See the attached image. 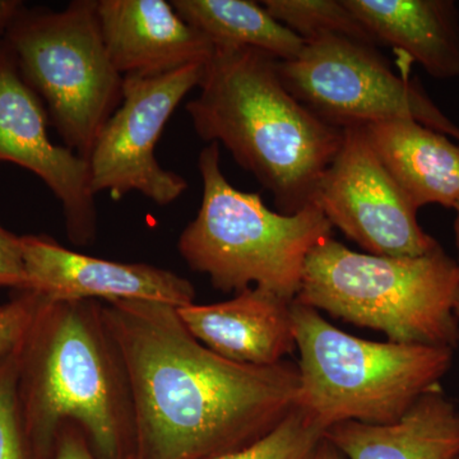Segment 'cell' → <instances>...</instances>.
Returning a JSON list of instances; mask_svg holds the SVG:
<instances>
[{
  "mask_svg": "<svg viewBox=\"0 0 459 459\" xmlns=\"http://www.w3.org/2000/svg\"><path fill=\"white\" fill-rule=\"evenodd\" d=\"M122 362L138 459H211L261 439L298 407L291 362L240 364L217 355L170 305H100Z\"/></svg>",
  "mask_w": 459,
  "mask_h": 459,
  "instance_id": "6da1fadb",
  "label": "cell"
},
{
  "mask_svg": "<svg viewBox=\"0 0 459 459\" xmlns=\"http://www.w3.org/2000/svg\"><path fill=\"white\" fill-rule=\"evenodd\" d=\"M277 62L249 48L214 47L198 96L186 108L201 140L222 143L273 195L277 212L294 214L314 204L343 128L301 104Z\"/></svg>",
  "mask_w": 459,
  "mask_h": 459,
  "instance_id": "7a4b0ae2",
  "label": "cell"
},
{
  "mask_svg": "<svg viewBox=\"0 0 459 459\" xmlns=\"http://www.w3.org/2000/svg\"><path fill=\"white\" fill-rule=\"evenodd\" d=\"M23 428L39 451L65 424L82 430L100 459H126L134 439L128 383L96 301H50L21 353Z\"/></svg>",
  "mask_w": 459,
  "mask_h": 459,
  "instance_id": "3957f363",
  "label": "cell"
},
{
  "mask_svg": "<svg viewBox=\"0 0 459 459\" xmlns=\"http://www.w3.org/2000/svg\"><path fill=\"white\" fill-rule=\"evenodd\" d=\"M457 261L437 246L427 255L358 253L333 238L305 261L298 303L397 343L451 347L459 342Z\"/></svg>",
  "mask_w": 459,
  "mask_h": 459,
  "instance_id": "277c9868",
  "label": "cell"
},
{
  "mask_svg": "<svg viewBox=\"0 0 459 459\" xmlns=\"http://www.w3.org/2000/svg\"><path fill=\"white\" fill-rule=\"evenodd\" d=\"M198 169L201 207L178 241L184 261L223 292L255 283L295 300L307 255L332 237L327 217L314 204L294 214L277 212L258 193L232 186L220 166L217 142L201 151Z\"/></svg>",
  "mask_w": 459,
  "mask_h": 459,
  "instance_id": "5b68a950",
  "label": "cell"
},
{
  "mask_svg": "<svg viewBox=\"0 0 459 459\" xmlns=\"http://www.w3.org/2000/svg\"><path fill=\"white\" fill-rule=\"evenodd\" d=\"M292 320L300 351L298 404L325 430L346 421H398L439 388L452 367L451 347L362 340L296 300Z\"/></svg>",
  "mask_w": 459,
  "mask_h": 459,
  "instance_id": "8992f818",
  "label": "cell"
},
{
  "mask_svg": "<svg viewBox=\"0 0 459 459\" xmlns=\"http://www.w3.org/2000/svg\"><path fill=\"white\" fill-rule=\"evenodd\" d=\"M2 39L65 147L89 160L124 84L105 47L98 2L74 0L60 12L22 5Z\"/></svg>",
  "mask_w": 459,
  "mask_h": 459,
  "instance_id": "52a82bcc",
  "label": "cell"
},
{
  "mask_svg": "<svg viewBox=\"0 0 459 459\" xmlns=\"http://www.w3.org/2000/svg\"><path fill=\"white\" fill-rule=\"evenodd\" d=\"M286 89L332 126L415 120L459 142V126L416 81L392 71L376 47L342 36L305 41L300 56L277 62Z\"/></svg>",
  "mask_w": 459,
  "mask_h": 459,
  "instance_id": "ba28073f",
  "label": "cell"
},
{
  "mask_svg": "<svg viewBox=\"0 0 459 459\" xmlns=\"http://www.w3.org/2000/svg\"><path fill=\"white\" fill-rule=\"evenodd\" d=\"M204 66L197 63L165 74L124 77L122 102L87 160L93 195L108 192L117 199L137 192L168 205L188 189L183 177L157 162L155 148L180 102L201 84Z\"/></svg>",
  "mask_w": 459,
  "mask_h": 459,
  "instance_id": "9c48e42d",
  "label": "cell"
},
{
  "mask_svg": "<svg viewBox=\"0 0 459 459\" xmlns=\"http://www.w3.org/2000/svg\"><path fill=\"white\" fill-rule=\"evenodd\" d=\"M314 204L369 255L418 256L439 246L420 226L418 208L374 152L361 126L343 128L342 144L320 179Z\"/></svg>",
  "mask_w": 459,
  "mask_h": 459,
  "instance_id": "30bf717a",
  "label": "cell"
},
{
  "mask_svg": "<svg viewBox=\"0 0 459 459\" xmlns=\"http://www.w3.org/2000/svg\"><path fill=\"white\" fill-rule=\"evenodd\" d=\"M48 123L44 102L23 80L13 51L0 39V162L40 178L62 204L69 240L90 246L98 231V212L89 161L54 144Z\"/></svg>",
  "mask_w": 459,
  "mask_h": 459,
  "instance_id": "8fae6325",
  "label": "cell"
},
{
  "mask_svg": "<svg viewBox=\"0 0 459 459\" xmlns=\"http://www.w3.org/2000/svg\"><path fill=\"white\" fill-rule=\"evenodd\" d=\"M29 291L50 301H151L174 307L195 304L188 279L146 263L81 255L47 237H22Z\"/></svg>",
  "mask_w": 459,
  "mask_h": 459,
  "instance_id": "7c38bea8",
  "label": "cell"
},
{
  "mask_svg": "<svg viewBox=\"0 0 459 459\" xmlns=\"http://www.w3.org/2000/svg\"><path fill=\"white\" fill-rule=\"evenodd\" d=\"M108 57L123 77H151L207 63L214 45L165 0H98Z\"/></svg>",
  "mask_w": 459,
  "mask_h": 459,
  "instance_id": "4fadbf2b",
  "label": "cell"
},
{
  "mask_svg": "<svg viewBox=\"0 0 459 459\" xmlns=\"http://www.w3.org/2000/svg\"><path fill=\"white\" fill-rule=\"evenodd\" d=\"M294 300L263 287H247L221 303L177 307L178 316L199 342L240 364L270 367L294 350Z\"/></svg>",
  "mask_w": 459,
  "mask_h": 459,
  "instance_id": "5bb4252c",
  "label": "cell"
},
{
  "mask_svg": "<svg viewBox=\"0 0 459 459\" xmlns=\"http://www.w3.org/2000/svg\"><path fill=\"white\" fill-rule=\"evenodd\" d=\"M343 3L377 45H389L437 80L459 78V13L453 0Z\"/></svg>",
  "mask_w": 459,
  "mask_h": 459,
  "instance_id": "9a60e30c",
  "label": "cell"
},
{
  "mask_svg": "<svg viewBox=\"0 0 459 459\" xmlns=\"http://www.w3.org/2000/svg\"><path fill=\"white\" fill-rule=\"evenodd\" d=\"M325 440L347 459H455L459 411L442 386L429 392L398 421H346L328 428Z\"/></svg>",
  "mask_w": 459,
  "mask_h": 459,
  "instance_id": "2e32d148",
  "label": "cell"
},
{
  "mask_svg": "<svg viewBox=\"0 0 459 459\" xmlns=\"http://www.w3.org/2000/svg\"><path fill=\"white\" fill-rule=\"evenodd\" d=\"M382 164L418 210L459 202V144L415 120L361 126Z\"/></svg>",
  "mask_w": 459,
  "mask_h": 459,
  "instance_id": "e0dca14e",
  "label": "cell"
},
{
  "mask_svg": "<svg viewBox=\"0 0 459 459\" xmlns=\"http://www.w3.org/2000/svg\"><path fill=\"white\" fill-rule=\"evenodd\" d=\"M175 11L214 47L249 48L279 62L300 56L303 39L279 22L264 5L249 0H172Z\"/></svg>",
  "mask_w": 459,
  "mask_h": 459,
  "instance_id": "ac0fdd59",
  "label": "cell"
},
{
  "mask_svg": "<svg viewBox=\"0 0 459 459\" xmlns=\"http://www.w3.org/2000/svg\"><path fill=\"white\" fill-rule=\"evenodd\" d=\"M263 5L304 41L322 36H342L377 47L343 0H265Z\"/></svg>",
  "mask_w": 459,
  "mask_h": 459,
  "instance_id": "d6986e66",
  "label": "cell"
},
{
  "mask_svg": "<svg viewBox=\"0 0 459 459\" xmlns=\"http://www.w3.org/2000/svg\"><path fill=\"white\" fill-rule=\"evenodd\" d=\"M325 434V428L298 404L261 439L211 459H316Z\"/></svg>",
  "mask_w": 459,
  "mask_h": 459,
  "instance_id": "ffe728a7",
  "label": "cell"
},
{
  "mask_svg": "<svg viewBox=\"0 0 459 459\" xmlns=\"http://www.w3.org/2000/svg\"><path fill=\"white\" fill-rule=\"evenodd\" d=\"M21 353L0 367V459H26L20 400Z\"/></svg>",
  "mask_w": 459,
  "mask_h": 459,
  "instance_id": "44dd1931",
  "label": "cell"
},
{
  "mask_svg": "<svg viewBox=\"0 0 459 459\" xmlns=\"http://www.w3.org/2000/svg\"><path fill=\"white\" fill-rule=\"evenodd\" d=\"M49 303V299L39 292L22 291L18 298L0 305V367L22 351Z\"/></svg>",
  "mask_w": 459,
  "mask_h": 459,
  "instance_id": "7402d4cb",
  "label": "cell"
},
{
  "mask_svg": "<svg viewBox=\"0 0 459 459\" xmlns=\"http://www.w3.org/2000/svg\"><path fill=\"white\" fill-rule=\"evenodd\" d=\"M0 287L29 291L22 237H16L0 226Z\"/></svg>",
  "mask_w": 459,
  "mask_h": 459,
  "instance_id": "603a6c76",
  "label": "cell"
},
{
  "mask_svg": "<svg viewBox=\"0 0 459 459\" xmlns=\"http://www.w3.org/2000/svg\"><path fill=\"white\" fill-rule=\"evenodd\" d=\"M54 459H100L90 448L82 430L74 424H65L56 440Z\"/></svg>",
  "mask_w": 459,
  "mask_h": 459,
  "instance_id": "cb8c5ba5",
  "label": "cell"
},
{
  "mask_svg": "<svg viewBox=\"0 0 459 459\" xmlns=\"http://www.w3.org/2000/svg\"><path fill=\"white\" fill-rule=\"evenodd\" d=\"M23 3L18 0H0V36L4 35L5 30Z\"/></svg>",
  "mask_w": 459,
  "mask_h": 459,
  "instance_id": "d4e9b609",
  "label": "cell"
},
{
  "mask_svg": "<svg viewBox=\"0 0 459 459\" xmlns=\"http://www.w3.org/2000/svg\"><path fill=\"white\" fill-rule=\"evenodd\" d=\"M316 459H347L344 457L342 453L338 451L337 448H334L331 443L327 442L325 437V442L320 446L318 455H316Z\"/></svg>",
  "mask_w": 459,
  "mask_h": 459,
  "instance_id": "484cf974",
  "label": "cell"
},
{
  "mask_svg": "<svg viewBox=\"0 0 459 459\" xmlns=\"http://www.w3.org/2000/svg\"><path fill=\"white\" fill-rule=\"evenodd\" d=\"M455 212H457V216H455V246H457L458 250V259H457V264L459 268V202L457 205L455 207Z\"/></svg>",
  "mask_w": 459,
  "mask_h": 459,
  "instance_id": "4316f807",
  "label": "cell"
},
{
  "mask_svg": "<svg viewBox=\"0 0 459 459\" xmlns=\"http://www.w3.org/2000/svg\"><path fill=\"white\" fill-rule=\"evenodd\" d=\"M455 316H457V319L459 320V299H458L457 304H455Z\"/></svg>",
  "mask_w": 459,
  "mask_h": 459,
  "instance_id": "83f0119b",
  "label": "cell"
},
{
  "mask_svg": "<svg viewBox=\"0 0 459 459\" xmlns=\"http://www.w3.org/2000/svg\"><path fill=\"white\" fill-rule=\"evenodd\" d=\"M455 459H459V455H458V457H457V458H455Z\"/></svg>",
  "mask_w": 459,
  "mask_h": 459,
  "instance_id": "f1b7e54d",
  "label": "cell"
}]
</instances>
